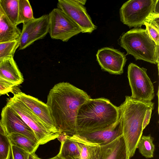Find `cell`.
I'll use <instances>...</instances> for the list:
<instances>
[{
	"label": "cell",
	"instance_id": "cell-35",
	"mask_svg": "<svg viewBox=\"0 0 159 159\" xmlns=\"http://www.w3.org/2000/svg\"><path fill=\"white\" fill-rule=\"evenodd\" d=\"M2 95L1 93H0V97H1V96Z\"/></svg>",
	"mask_w": 159,
	"mask_h": 159
},
{
	"label": "cell",
	"instance_id": "cell-5",
	"mask_svg": "<svg viewBox=\"0 0 159 159\" xmlns=\"http://www.w3.org/2000/svg\"><path fill=\"white\" fill-rule=\"evenodd\" d=\"M121 21L131 27H141L145 22L159 17L158 0H129L120 10Z\"/></svg>",
	"mask_w": 159,
	"mask_h": 159
},
{
	"label": "cell",
	"instance_id": "cell-29",
	"mask_svg": "<svg viewBox=\"0 0 159 159\" xmlns=\"http://www.w3.org/2000/svg\"><path fill=\"white\" fill-rule=\"evenodd\" d=\"M154 108H152L148 109L145 114L142 125V130L145 128L149 123L152 110Z\"/></svg>",
	"mask_w": 159,
	"mask_h": 159
},
{
	"label": "cell",
	"instance_id": "cell-25",
	"mask_svg": "<svg viewBox=\"0 0 159 159\" xmlns=\"http://www.w3.org/2000/svg\"><path fill=\"white\" fill-rule=\"evenodd\" d=\"M159 17L153 18L144 24L145 30L151 38L159 46Z\"/></svg>",
	"mask_w": 159,
	"mask_h": 159
},
{
	"label": "cell",
	"instance_id": "cell-20",
	"mask_svg": "<svg viewBox=\"0 0 159 159\" xmlns=\"http://www.w3.org/2000/svg\"><path fill=\"white\" fill-rule=\"evenodd\" d=\"M0 8L9 20L17 26L19 0H0Z\"/></svg>",
	"mask_w": 159,
	"mask_h": 159
},
{
	"label": "cell",
	"instance_id": "cell-10",
	"mask_svg": "<svg viewBox=\"0 0 159 159\" xmlns=\"http://www.w3.org/2000/svg\"><path fill=\"white\" fill-rule=\"evenodd\" d=\"M48 14L44 15L38 18L23 24L22 29L19 38V49H24L35 41L43 39L48 33Z\"/></svg>",
	"mask_w": 159,
	"mask_h": 159
},
{
	"label": "cell",
	"instance_id": "cell-30",
	"mask_svg": "<svg viewBox=\"0 0 159 159\" xmlns=\"http://www.w3.org/2000/svg\"><path fill=\"white\" fill-rule=\"evenodd\" d=\"M67 137L68 136L65 134L62 133L60 134L57 138L61 143L67 139Z\"/></svg>",
	"mask_w": 159,
	"mask_h": 159
},
{
	"label": "cell",
	"instance_id": "cell-19",
	"mask_svg": "<svg viewBox=\"0 0 159 159\" xmlns=\"http://www.w3.org/2000/svg\"><path fill=\"white\" fill-rule=\"evenodd\" d=\"M57 156L63 159H80L77 142L71 136L61 143L59 152Z\"/></svg>",
	"mask_w": 159,
	"mask_h": 159
},
{
	"label": "cell",
	"instance_id": "cell-27",
	"mask_svg": "<svg viewBox=\"0 0 159 159\" xmlns=\"http://www.w3.org/2000/svg\"><path fill=\"white\" fill-rule=\"evenodd\" d=\"M12 159H28L30 154L24 150L14 145H11Z\"/></svg>",
	"mask_w": 159,
	"mask_h": 159
},
{
	"label": "cell",
	"instance_id": "cell-21",
	"mask_svg": "<svg viewBox=\"0 0 159 159\" xmlns=\"http://www.w3.org/2000/svg\"><path fill=\"white\" fill-rule=\"evenodd\" d=\"M153 140V138L150 135H142L138 143L137 148L141 154L146 158L153 157L155 148Z\"/></svg>",
	"mask_w": 159,
	"mask_h": 159
},
{
	"label": "cell",
	"instance_id": "cell-6",
	"mask_svg": "<svg viewBox=\"0 0 159 159\" xmlns=\"http://www.w3.org/2000/svg\"><path fill=\"white\" fill-rule=\"evenodd\" d=\"M6 105L12 109L32 130L40 145L57 138L59 135L49 131L31 111L14 95L7 99Z\"/></svg>",
	"mask_w": 159,
	"mask_h": 159
},
{
	"label": "cell",
	"instance_id": "cell-4",
	"mask_svg": "<svg viewBox=\"0 0 159 159\" xmlns=\"http://www.w3.org/2000/svg\"><path fill=\"white\" fill-rule=\"evenodd\" d=\"M120 46L136 60L159 64V46L151 38L145 29H133L123 34Z\"/></svg>",
	"mask_w": 159,
	"mask_h": 159
},
{
	"label": "cell",
	"instance_id": "cell-7",
	"mask_svg": "<svg viewBox=\"0 0 159 159\" xmlns=\"http://www.w3.org/2000/svg\"><path fill=\"white\" fill-rule=\"evenodd\" d=\"M128 78L133 98L143 101H151L154 97L153 84L147 69L130 63L128 68Z\"/></svg>",
	"mask_w": 159,
	"mask_h": 159
},
{
	"label": "cell",
	"instance_id": "cell-17",
	"mask_svg": "<svg viewBox=\"0 0 159 159\" xmlns=\"http://www.w3.org/2000/svg\"><path fill=\"white\" fill-rule=\"evenodd\" d=\"M1 11L2 13L0 16V43L17 40L21 33L20 30L17 26L13 24L1 10Z\"/></svg>",
	"mask_w": 159,
	"mask_h": 159
},
{
	"label": "cell",
	"instance_id": "cell-3",
	"mask_svg": "<svg viewBox=\"0 0 159 159\" xmlns=\"http://www.w3.org/2000/svg\"><path fill=\"white\" fill-rule=\"evenodd\" d=\"M119 119L118 107L109 100L103 98H91L79 110L76 133L104 130L112 126Z\"/></svg>",
	"mask_w": 159,
	"mask_h": 159
},
{
	"label": "cell",
	"instance_id": "cell-14",
	"mask_svg": "<svg viewBox=\"0 0 159 159\" xmlns=\"http://www.w3.org/2000/svg\"><path fill=\"white\" fill-rule=\"evenodd\" d=\"M76 134L89 143L98 146L104 145L113 141L123 135L121 120H119L107 129L97 131L80 132Z\"/></svg>",
	"mask_w": 159,
	"mask_h": 159
},
{
	"label": "cell",
	"instance_id": "cell-31",
	"mask_svg": "<svg viewBox=\"0 0 159 159\" xmlns=\"http://www.w3.org/2000/svg\"><path fill=\"white\" fill-rule=\"evenodd\" d=\"M0 133L3 135L7 136L5 129L2 123L1 120H0Z\"/></svg>",
	"mask_w": 159,
	"mask_h": 159
},
{
	"label": "cell",
	"instance_id": "cell-15",
	"mask_svg": "<svg viewBox=\"0 0 159 159\" xmlns=\"http://www.w3.org/2000/svg\"><path fill=\"white\" fill-rule=\"evenodd\" d=\"M125 143L123 135L111 142L94 146L90 159H126Z\"/></svg>",
	"mask_w": 159,
	"mask_h": 159
},
{
	"label": "cell",
	"instance_id": "cell-34",
	"mask_svg": "<svg viewBox=\"0 0 159 159\" xmlns=\"http://www.w3.org/2000/svg\"><path fill=\"white\" fill-rule=\"evenodd\" d=\"M1 13H2V12H1V10L0 8V16L1 15Z\"/></svg>",
	"mask_w": 159,
	"mask_h": 159
},
{
	"label": "cell",
	"instance_id": "cell-11",
	"mask_svg": "<svg viewBox=\"0 0 159 159\" xmlns=\"http://www.w3.org/2000/svg\"><path fill=\"white\" fill-rule=\"evenodd\" d=\"M13 93L14 95L31 111L49 131L55 134H61L53 122L46 103L20 91Z\"/></svg>",
	"mask_w": 159,
	"mask_h": 159
},
{
	"label": "cell",
	"instance_id": "cell-12",
	"mask_svg": "<svg viewBox=\"0 0 159 159\" xmlns=\"http://www.w3.org/2000/svg\"><path fill=\"white\" fill-rule=\"evenodd\" d=\"M0 120L7 135L12 133L20 134L39 143L32 130L12 109L7 105L2 109Z\"/></svg>",
	"mask_w": 159,
	"mask_h": 159
},
{
	"label": "cell",
	"instance_id": "cell-26",
	"mask_svg": "<svg viewBox=\"0 0 159 159\" xmlns=\"http://www.w3.org/2000/svg\"><path fill=\"white\" fill-rule=\"evenodd\" d=\"M11 145L7 135L0 133V159H10Z\"/></svg>",
	"mask_w": 159,
	"mask_h": 159
},
{
	"label": "cell",
	"instance_id": "cell-13",
	"mask_svg": "<svg viewBox=\"0 0 159 159\" xmlns=\"http://www.w3.org/2000/svg\"><path fill=\"white\" fill-rule=\"evenodd\" d=\"M97 61L102 69L110 74L120 75L126 61L125 54L117 49L105 47L98 50Z\"/></svg>",
	"mask_w": 159,
	"mask_h": 159
},
{
	"label": "cell",
	"instance_id": "cell-9",
	"mask_svg": "<svg viewBox=\"0 0 159 159\" xmlns=\"http://www.w3.org/2000/svg\"><path fill=\"white\" fill-rule=\"evenodd\" d=\"M85 0H59L57 7L81 29L82 33H91L96 29L84 6Z\"/></svg>",
	"mask_w": 159,
	"mask_h": 159
},
{
	"label": "cell",
	"instance_id": "cell-33",
	"mask_svg": "<svg viewBox=\"0 0 159 159\" xmlns=\"http://www.w3.org/2000/svg\"><path fill=\"white\" fill-rule=\"evenodd\" d=\"M48 159H63L58 157L57 155L54 157Z\"/></svg>",
	"mask_w": 159,
	"mask_h": 159
},
{
	"label": "cell",
	"instance_id": "cell-16",
	"mask_svg": "<svg viewBox=\"0 0 159 159\" xmlns=\"http://www.w3.org/2000/svg\"><path fill=\"white\" fill-rule=\"evenodd\" d=\"M0 77L16 87L23 82L24 79L13 57L0 61Z\"/></svg>",
	"mask_w": 159,
	"mask_h": 159
},
{
	"label": "cell",
	"instance_id": "cell-23",
	"mask_svg": "<svg viewBox=\"0 0 159 159\" xmlns=\"http://www.w3.org/2000/svg\"><path fill=\"white\" fill-rule=\"evenodd\" d=\"M71 137L77 143L80 159H90L93 149L96 144L89 142L76 134Z\"/></svg>",
	"mask_w": 159,
	"mask_h": 159
},
{
	"label": "cell",
	"instance_id": "cell-24",
	"mask_svg": "<svg viewBox=\"0 0 159 159\" xmlns=\"http://www.w3.org/2000/svg\"><path fill=\"white\" fill-rule=\"evenodd\" d=\"M19 46V39L14 41L0 43V61L6 58L13 57Z\"/></svg>",
	"mask_w": 159,
	"mask_h": 159
},
{
	"label": "cell",
	"instance_id": "cell-8",
	"mask_svg": "<svg viewBox=\"0 0 159 159\" xmlns=\"http://www.w3.org/2000/svg\"><path fill=\"white\" fill-rule=\"evenodd\" d=\"M48 15V33L52 39L67 42L82 33L80 28L60 9L54 8Z\"/></svg>",
	"mask_w": 159,
	"mask_h": 159
},
{
	"label": "cell",
	"instance_id": "cell-28",
	"mask_svg": "<svg viewBox=\"0 0 159 159\" xmlns=\"http://www.w3.org/2000/svg\"><path fill=\"white\" fill-rule=\"evenodd\" d=\"M16 86L13 84L3 80L0 77V93L2 95L13 93Z\"/></svg>",
	"mask_w": 159,
	"mask_h": 159
},
{
	"label": "cell",
	"instance_id": "cell-22",
	"mask_svg": "<svg viewBox=\"0 0 159 159\" xmlns=\"http://www.w3.org/2000/svg\"><path fill=\"white\" fill-rule=\"evenodd\" d=\"M34 18L30 2L28 0H19L18 19L17 25L24 24Z\"/></svg>",
	"mask_w": 159,
	"mask_h": 159
},
{
	"label": "cell",
	"instance_id": "cell-18",
	"mask_svg": "<svg viewBox=\"0 0 159 159\" xmlns=\"http://www.w3.org/2000/svg\"><path fill=\"white\" fill-rule=\"evenodd\" d=\"M7 136L11 145L20 148L30 154L35 153L40 145L38 142L20 134L12 133Z\"/></svg>",
	"mask_w": 159,
	"mask_h": 159
},
{
	"label": "cell",
	"instance_id": "cell-1",
	"mask_svg": "<svg viewBox=\"0 0 159 159\" xmlns=\"http://www.w3.org/2000/svg\"><path fill=\"white\" fill-rule=\"evenodd\" d=\"M91 98L85 92L67 82L58 83L50 89L46 104L61 134L69 136L76 134L79 110Z\"/></svg>",
	"mask_w": 159,
	"mask_h": 159
},
{
	"label": "cell",
	"instance_id": "cell-32",
	"mask_svg": "<svg viewBox=\"0 0 159 159\" xmlns=\"http://www.w3.org/2000/svg\"><path fill=\"white\" fill-rule=\"evenodd\" d=\"M28 159H42L39 158L37 155L35 154V153H33L31 154H30Z\"/></svg>",
	"mask_w": 159,
	"mask_h": 159
},
{
	"label": "cell",
	"instance_id": "cell-2",
	"mask_svg": "<svg viewBox=\"0 0 159 159\" xmlns=\"http://www.w3.org/2000/svg\"><path fill=\"white\" fill-rule=\"evenodd\" d=\"M154 107L152 101H143L125 96V100L118 107L119 117L121 120L123 136L126 151V159L134 155L142 136V125L147 111Z\"/></svg>",
	"mask_w": 159,
	"mask_h": 159
}]
</instances>
